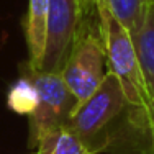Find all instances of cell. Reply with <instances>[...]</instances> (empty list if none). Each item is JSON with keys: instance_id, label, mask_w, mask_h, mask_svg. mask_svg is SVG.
Returning <instances> with one entry per match:
<instances>
[{"instance_id": "cell-1", "label": "cell", "mask_w": 154, "mask_h": 154, "mask_svg": "<svg viewBox=\"0 0 154 154\" xmlns=\"http://www.w3.org/2000/svg\"><path fill=\"white\" fill-rule=\"evenodd\" d=\"M105 69L107 53L98 15L84 17L75 33L71 53L61 69V75L75 97L77 107L92 97L100 87L107 74Z\"/></svg>"}, {"instance_id": "cell-2", "label": "cell", "mask_w": 154, "mask_h": 154, "mask_svg": "<svg viewBox=\"0 0 154 154\" xmlns=\"http://www.w3.org/2000/svg\"><path fill=\"white\" fill-rule=\"evenodd\" d=\"M20 71L38 90V107L28 116V146L35 149L41 138L67 126L77 108V100L66 85L61 72L41 71L31 67L28 62L20 66Z\"/></svg>"}, {"instance_id": "cell-3", "label": "cell", "mask_w": 154, "mask_h": 154, "mask_svg": "<svg viewBox=\"0 0 154 154\" xmlns=\"http://www.w3.org/2000/svg\"><path fill=\"white\" fill-rule=\"evenodd\" d=\"M98 20L107 53V71L120 80L128 103L134 107L154 103L146 87L130 33L110 13L103 2L98 5Z\"/></svg>"}, {"instance_id": "cell-4", "label": "cell", "mask_w": 154, "mask_h": 154, "mask_svg": "<svg viewBox=\"0 0 154 154\" xmlns=\"http://www.w3.org/2000/svg\"><path fill=\"white\" fill-rule=\"evenodd\" d=\"M128 105L120 80L107 71L100 87L75 108L66 128L87 143L95 154H100L98 146L102 139L120 120Z\"/></svg>"}, {"instance_id": "cell-5", "label": "cell", "mask_w": 154, "mask_h": 154, "mask_svg": "<svg viewBox=\"0 0 154 154\" xmlns=\"http://www.w3.org/2000/svg\"><path fill=\"white\" fill-rule=\"evenodd\" d=\"M79 0H49L46 17L45 54L36 69L61 72L82 21Z\"/></svg>"}, {"instance_id": "cell-6", "label": "cell", "mask_w": 154, "mask_h": 154, "mask_svg": "<svg viewBox=\"0 0 154 154\" xmlns=\"http://www.w3.org/2000/svg\"><path fill=\"white\" fill-rule=\"evenodd\" d=\"M107 141V154H154V103L128 105Z\"/></svg>"}, {"instance_id": "cell-7", "label": "cell", "mask_w": 154, "mask_h": 154, "mask_svg": "<svg viewBox=\"0 0 154 154\" xmlns=\"http://www.w3.org/2000/svg\"><path fill=\"white\" fill-rule=\"evenodd\" d=\"M130 36L136 49L138 62L143 77H144L148 92L154 100V0L148 2L141 25Z\"/></svg>"}, {"instance_id": "cell-8", "label": "cell", "mask_w": 154, "mask_h": 154, "mask_svg": "<svg viewBox=\"0 0 154 154\" xmlns=\"http://www.w3.org/2000/svg\"><path fill=\"white\" fill-rule=\"evenodd\" d=\"M48 5H49V0L28 2V13L25 18V41L28 49L26 62L31 67H38L45 54Z\"/></svg>"}, {"instance_id": "cell-9", "label": "cell", "mask_w": 154, "mask_h": 154, "mask_svg": "<svg viewBox=\"0 0 154 154\" xmlns=\"http://www.w3.org/2000/svg\"><path fill=\"white\" fill-rule=\"evenodd\" d=\"M35 149V154H95L87 143L66 126L41 138Z\"/></svg>"}, {"instance_id": "cell-10", "label": "cell", "mask_w": 154, "mask_h": 154, "mask_svg": "<svg viewBox=\"0 0 154 154\" xmlns=\"http://www.w3.org/2000/svg\"><path fill=\"white\" fill-rule=\"evenodd\" d=\"M7 107L13 113L30 116L38 107V90L26 75H20L7 92Z\"/></svg>"}, {"instance_id": "cell-11", "label": "cell", "mask_w": 154, "mask_h": 154, "mask_svg": "<svg viewBox=\"0 0 154 154\" xmlns=\"http://www.w3.org/2000/svg\"><path fill=\"white\" fill-rule=\"evenodd\" d=\"M113 17L123 25L130 35H133L141 25L149 0H102Z\"/></svg>"}, {"instance_id": "cell-12", "label": "cell", "mask_w": 154, "mask_h": 154, "mask_svg": "<svg viewBox=\"0 0 154 154\" xmlns=\"http://www.w3.org/2000/svg\"><path fill=\"white\" fill-rule=\"evenodd\" d=\"M80 2V10H82V17H92L98 15V5L102 0H79Z\"/></svg>"}]
</instances>
